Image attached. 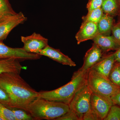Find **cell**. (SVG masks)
<instances>
[{
	"label": "cell",
	"mask_w": 120,
	"mask_h": 120,
	"mask_svg": "<svg viewBox=\"0 0 120 120\" xmlns=\"http://www.w3.org/2000/svg\"><path fill=\"white\" fill-rule=\"evenodd\" d=\"M0 87L8 95L11 103L10 108L26 111L27 106L37 98L38 95V92L33 89L19 73L16 72L0 74Z\"/></svg>",
	"instance_id": "obj_1"
},
{
	"label": "cell",
	"mask_w": 120,
	"mask_h": 120,
	"mask_svg": "<svg viewBox=\"0 0 120 120\" xmlns=\"http://www.w3.org/2000/svg\"><path fill=\"white\" fill-rule=\"evenodd\" d=\"M87 72L83 73L78 70L74 72L71 81L67 84L52 90L38 92V98L69 105L76 93L86 84Z\"/></svg>",
	"instance_id": "obj_2"
},
{
	"label": "cell",
	"mask_w": 120,
	"mask_h": 120,
	"mask_svg": "<svg viewBox=\"0 0 120 120\" xmlns=\"http://www.w3.org/2000/svg\"><path fill=\"white\" fill-rule=\"evenodd\" d=\"M69 109V105L63 102L37 98L27 106L26 111L34 120H55Z\"/></svg>",
	"instance_id": "obj_3"
},
{
	"label": "cell",
	"mask_w": 120,
	"mask_h": 120,
	"mask_svg": "<svg viewBox=\"0 0 120 120\" xmlns=\"http://www.w3.org/2000/svg\"><path fill=\"white\" fill-rule=\"evenodd\" d=\"M86 84L92 93L105 98H111L120 90L109 78L91 69L87 72Z\"/></svg>",
	"instance_id": "obj_4"
},
{
	"label": "cell",
	"mask_w": 120,
	"mask_h": 120,
	"mask_svg": "<svg viewBox=\"0 0 120 120\" xmlns=\"http://www.w3.org/2000/svg\"><path fill=\"white\" fill-rule=\"evenodd\" d=\"M92 93L86 84L76 93L69 105V109L77 114L81 120L83 114L90 108Z\"/></svg>",
	"instance_id": "obj_5"
},
{
	"label": "cell",
	"mask_w": 120,
	"mask_h": 120,
	"mask_svg": "<svg viewBox=\"0 0 120 120\" xmlns=\"http://www.w3.org/2000/svg\"><path fill=\"white\" fill-rule=\"evenodd\" d=\"M0 41V59L14 58L21 61L36 60L41 58V56L37 54L26 52L23 48H12L8 46Z\"/></svg>",
	"instance_id": "obj_6"
},
{
	"label": "cell",
	"mask_w": 120,
	"mask_h": 120,
	"mask_svg": "<svg viewBox=\"0 0 120 120\" xmlns=\"http://www.w3.org/2000/svg\"><path fill=\"white\" fill-rule=\"evenodd\" d=\"M21 40L23 44L22 48L30 53L39 54L41 50L49 45L48 39L36 32L29 36H22Z\"/></svg>",
	"instance_id": "obj_7"
},
{
	"label": "cell",
	"mask_w": 120,
	"mask_h": 120,
	"mask_svg": "<svg viewBox=\"0 0 120 120\" xmlns=\"http://www.w3.org/2000/svg\"><path fill=\"white\" fill-rule=\"evenodd\" d=\"M27 18L22 12L16 13L0 20V41L6 39L15 27L24 23Z\"/></svg>",
	"instance_id": "obj_8"
},
{
	"label": "cell",
	"mask_w": 120,
	"mask_h": 120,
	"mask_svg": "<svg viewBox=\"0 0 120 120\" xmlns=\"http://www.w3.org/2000/svg\"><path fill=\"white\" fill-rule=\"evenodd\" d=\"M113 105L111 98L101 97L92 93L90 106L97 114L100 120H103L105 118L110 107Z\"/></svg>",
	"instance_id": "obj_9"
},
{
	"label": "cell",
	"mask_w": 120,
	"mask_h": 120,
	"mask_svg": "<svg viewBox=\"0 0 120 120\" xmlns=\"http://www.w3.org/2000/svg\"><path fill=\"white\" fill-rule=\"evenodd\" d=\"M103 54L100 48L96 44L93 43L92 47L86 53L83 64L79 70L83 73L87 72L100 60Z\"/></svg>",
	"instance_id": "obj_10"
},
{
	"label": "cell",
	"mask_w": 120,
	"mask_h": 120,
	"mask_svg": "<svg viewBox=\"0 0 120 120\" xmlns=\"http://www.w3.org/2000/svg\"><path fill=\"white\" fill-rule=\"evenodd\" d=\"M39 54L47 57L64 65H68L71 67L76 66L75 63L68 56L62 53L60 49H54L49 45L41 50Z\"/></svg>",
	"instance_id": "obj_11"
},
{
	"label": "cell",
	"mask_w": 120,
	"mask_h": 120,
	"mask_svg": "<svg viewBox=\"0 0 120 120\" xmlns=\"http://www.w3.org/2000/svg\"><path fill=\"white\" fill-rule=\"evenodd\" d=\"M98 34L97 23L92 22H82L75 35L78 45L87 40L93 39Z\"/></svg>",
	"instance_id": "obj_12"
},
{
	"label": "cell",
	"mask_w": 120,
	"mask_h": 120,
	"mask_svg": "<svg viewBox=\"0 0 120 120\" xmlns=\"http://www.w3.org/2000/svg\"><path fill=\"white\" fill-rule=\"evenodd\" d=\"M115 63L114 53L102 56L100 60L90 69L105 77L109 75Z\"/></svg>",
	"instance_id": "obj_13"
},
{
	"label": "cell",
	"mask_w": 120,
	"mask_h": 120,
	"mask_svg": "<svg viewBox=\"0 0 120 120\" xmlns=\"http://www.w3.org/2000/svg\"><path fill=\"white\" fill-rule=\"evenodd\" d=\"M94 43L97 45L103 53L110 50H117L120 47L113 37L98 34L92 39Z\"/></svg>",
	"instance_id": "obj_14"
},
{
	"label": "cell",
	"mask_w": 120,
	"mask_h": 120,
	"mask_svg": "<svg viewBox=\"0 0 120 120\" xmlns=\"http://www.w3.org/2000/svg\"><path fill=\"white\" fill-rule=\"evenodd\" d=\"M20 61L14 58L0 59V74L6 72L20 73L22 69Z\"/></svg>",
	"instance_id": "obj_15"
},
{
	"label": "cell",
	"mask_w": 120,
	"mask_h": 120,
	"mask_svg": "<svg viewBox=\"0 0 120 120\" xmlns=\"http://www.w3.org/2000/svg\"><path fill=\"white\" fill-rule=\"evenodd\" d=\"M113 20L112 16L104 13L97 23L98 34L109 35L113 27Z\"/></svg>",
	"instance_id": "obj_16"
},
{
	"label": "cell",
	"mask_w": 120,
	"mask_h": 120,
	"mask_svg": "<svg viewBox=\"0 0 120 120\" xmlns=\"http://www.w3.org/2000/svg\"><path fill=\"white\" fill-rule=\"evenodd\" d=\"M101 8L105 14L112 16L114 15L118 12L117 0H103Z\"/></svg>",
	"instance_id": "obj_17"
},
{
	"label": "cell",
	"mask_w": 120,
	"mask_h": 120,
	"mask_svg": "<svg viewBox=\"0 0 120 120\" xmlns=\"http://www.w3.org/2000/svg\"><path fill=\"white\" fill-rule=\"evenodd\" d=\"M104 14L101 8L88 11L86 16L82 17V22H92L98 23Z\"/></svg>",
	"instance_id": "obj_18"
},
{
	"label": "cell",
	"mask_w": 120,
	"mask_h": 120,
	"mask_svg": "<svg viewBox=\"0 0 120 120\" xmlns=\"http://www.w3.org/2000/svg\"><path fill=\"white\" fill-rule=\"evenodd\" d=\"M16 13L9 0H0V20Z\"/></svg>",
	"instance_id": "obj_19"
},
{
	"label": "cell",
	"mask_w": 120,
	"mask_h": 120,
	"mask_svg": "<svg viewBox=\"0 0 120 120\" xmlns=\"http://www.w3.org/2000/svg\"><path fill=\"white\" fill-rule=\"evenodd\" d=\"M109 79L120 88V64L115 63L109 75Z\"/></svg>",
	"instance_id": "obj_20"
},
{
	"label": "cell",
	"mask_w": 120,
	"mask_h": 120,
	"mask_svg": "<svg viewBox=\"0 0 120 120\" xmlns=\"http://www.w3.org/2000/svg\"><path fill=\"white\" fill-rule=\"evenodd\" d=\"M0 116L4 120H16L12 110L0 103Z\"/></svg>",
	"instance_id": "obj_21"
},
{
	"label": "cell",
	"mask_w": 120,
	"mask_h": 120,
	"mask_svg": "<svg viewBox=\"0 0 120 120\" xmlns=\"http://www.w3.org/2000/svg\"><path fill=\"white\" fill-rule=\"evenodd\" d=\"M103 120H120V106L118 105H112Z\"/></svg>",
	"instance_id": "obj_22"
},
{
	"label": "cell",
	"mask_w": 120,
	"mask_h": 120,
	"mask_svg": "<svg viewBox=\"0 0 120 120\" xmlns=\"http://www.w3.org/2000/svg\"><path fill=\"white\" fill-rule=\"evenodd\" d=\"M10 109L13 112L16 120H34L30 113L23 110L16 108Z\"/></svg>",
	"instance_id": "obj_23"
},
{
	"label": "cell",
	"mask_w": 120,
	"mask_h": 120,
	"mask_svg": "<svg viewBox=\"0 0 120 120\" xmlns=\"http://www.w3.org/2000/svg\"><path fill=\"white\" fill-rule=\"evenodd\" d=\"M55 120H81L79 117L73 110L69 109L68 112Z\"/></svg>",
	"instance_id": "obj_24"
},
{
	"label": "cell",
	"mask_w": 120,
	"mask_h": 120,
	"mask_svg": "<svg viewBox=\"0 0 120 120\" xmlns=\"http://www.w3.org/2000/svg\"><path fill=\"white\" fill-rule=\"evenodd\" d=\"M82 120H100V119L90 106L89 109L83 114Z\"/></svg>",
	"instance_id": "obj_25"
},
{
	"label": "cell",
	"mask_w": 120,
	"mask_h": 120,
	"mask_svg": "<svg viewBox=\"0 0 120 120\" xmlns=\"http://www.w3.org/2000/svg\"><path fill=\"white\" fill-rule=\"evenodd\" d=\"M0 103L7 107L10 108L11 107L10 99L6 92L0 87Z\"/></svg>",
	"instance_id": "obj_26"
},
{
	"label": "cell",
	"mask_w": 120,
	"mask_h": 120,
	"mask_svg": "<svg viewBox=\"0 0 120 120\" xmlns=\"http://www.w3.org/2000/svg\"><path fill=\"white\" fill-rule=\"evenodd\" d=\"M103 0H90L87 5L88 11L101 8Z\"/></svg>",
	"instance_id": "obj_27"
},
{
	"label": "cell",
	"mask_w": 120,
	"mask_h": 120,
	"mask_svg": "<svg viewBox=\"0 0 120 120\" xmlns=\"http://www.w3.org/2000/svg\"><path fill=\"white\" fill-rule=\"evenodd\" d=\"M112 31L113 37L117 43L120 45V27L118 25L113 26Z\"/></svg>",
	"instance_id": "obj_28"
},
{
	"label": "cell",
	"mask_w": 120,
	"mask_h": 120,
	"mask_svg": "<svg viewBox=\"0 0 120 120\" xmlns=\"http://www.w3.org/2000/svg\"><path fill=\"white\" fill-rule=\"evenodd\" d=\"M113 105H118L120 106V90L116 94L111 97Z\"/></svg>",
	"instance_id": "obj_29"
},
{
	"label": "cell",
	"mask_w": 120,
	"mask_h": 120,
	"mask_svg": "<svg viewBox=\"0 0 120 120\" xmlns=\"http://www.w3.org/2000/svg\"><path fill=\"white\" fill-rule=\"evenodd\" d=\"M115 63L120 64V47L114 53Z\"/></svg>",
	"instance_id": "obj_30"
},
{
	"label": "cell",
	"mask_w": 120,
	"mask_h": 120,
	"mask_svg": "<svg viewBox=\"0 0 120 120\" xmlns=\"http://www.w3.org/2000/svg\"><path fill=\"white\" fill-rule=\"evenodd\" d=\"M0 120H3V118H1V117L0 116Z\"/></svg>",
	"instance_id": "obj_31"
},
{
	"label": "cell",
	"mask_w": 120,
	"mask_h": 120,
	"mask_svg": "<svg viewBox=\"0 0 120 120\" xmlns=\"http://www.w3.org/2000/svg\"><path fill=\"white\" fill-rule=\"evenodd\" d=\"M118 25V26H120V24H119V25Z\"/></svg>",
	"instance_id": "obj_32"
},
{
	"label": "cell",
	"mask_w": 120,
	"mask_h": 120,
	"mask_svg": "<svg viewBox=\"0 0 120 120\" xmlns=\"http://www.w3.org/2000/svg\"></svg>",
	"instance_id": "obj_33"
}]
</instances>
